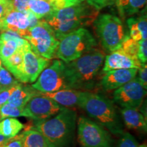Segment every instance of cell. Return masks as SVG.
Wrapping results in <instances>:
<instances>
[{"label":"cell","mask_w":147,"mask_h":147,"mask_svg":"<svg viewBox=\"0 0 147 147\" xmlns=\"http://www.w3.org/2000/svg\"><path fill=\"white\" fill-rule=\"evenodd\" d=\"M105 57V53L95 48L80 57L65 63V74L69 89L82 91L94 89L97 76Z\"/></svg>","instance_id":"obj_1"},{"label":"cell","mask_w":147,"mask_h":147,"mask_svg":"<svg viewBox=\"0 0 147 147\" xmlns=\"http://www.w3.org/2000/svg\"><path fill=\"white\" fill-rule=\"evenodd\" d=\"M98 15V10L83 1L78 5L53 10L44 20L51 27L59 41L73 31L91 25Z\"/></svg>","instance_id":"obj_2"},{"label":"cell","mask_w":147,"mask_h":147,"mask_svg":"<svg viewBox=\"0 0 147 147\" xmlns=\"http://www.w3.org/2000/svg\"><path fill=\"white\" fill-rule=\"evenodd\" d=\"M78 106L114 135L121 136L123 132V123L114 103L104 95L82 91Z\"/></svg>","instance_id":"obj_3"},{"label":"cell","mask_w":147,"mask_h":147,"mask_svg":"<svg viewBox=\"0 0 147 147\" xmlns=\"http://www.w3.org/2000/svg\"><path fill=\"white\" fill-rule=\"evenodd\" d=\"M77 114L64 108L54 117L38 121L35 129L45 138L51 147H68L74 134Z\"/></svg>","instance_id":"obj_4"},{"label":"cell","mask_w":147,"mask_h":147,"mask_svg":"<svg viewBox=\"0 0 147 147\" xmlns=\"http://www.w3.org/2000/svg\"><path fill=\"white\" fill-rule=\"evenodd\" d=\"M97 45L96 40L91 33L81 27L59 40L55 57L67 63L93 50Z\"/></svg>","instance_id":"obj_5"},{"label":"cell","mask_w":147,"mask_h":147,"mask_svg":"<svg viewBox=\"0 0 147 147\" xmlns=\"http://www.w3.org/2000/svg\"><path fill=\"white\" fill-rule=\"evenodd\" d=\"M93 25L101 45L106 52L110 53L120 49L126 36L120 18L113 14H103L97 16Z\"/></svg>","instance_id":"obj_6"},{"label":"cell","mask_w":147,"mask_h":147,"mask_svg":"<svg viewBox=\"0 0 147 147\" xmlns=\"http://www.w3.org/2000/svg\"><path fill=\"white\" fill-rule=\"evenodd\" d=\"M24 38L29 42L36 54L50 60L55 57L59 41L51 27L44 19L40 20L36 26L29 29Z\"/></svg>","instance_id":"obj_7"},{"label":"cell","mask_w":147,"mask_h":147,"mask_svg":"<svg viewBox=\"0 0 147 147\" xmlns=\"http://www.w3.org/2000/svg\"><path fill=\"white\" fill-rule=\"evenodd\" d=\"M78 139L82 147L113 146V140L108 130L87 117L78 119Z\"/></svg>","instance_id":"obj_8"},{"label":"cell","mask_w":147,"mask_h":147,"mask_svg":"<svg viewBox=\"0 0 147 147\" xmlns=\"http://www.w3.org/2000/svg\"><path fill=\"white\" fill-rule=\"evenodd\" d=\"M32 84V87L40 93H52L61 89H69L65 74V63L54 60L47 66Z\"/></svg>","instance_id":"obj_9"},{"label":"cell","mask_w":147,"mask_h":147,"mask_svg":"<svg viewBox=\"0 0 147 147\" xmlns=\"http://www.w3.org/2000/svg\"><path fill=\"white\" fill-rule=\"evenodd\" d=\"M64 108L39 92L32 97L23 108V117L37 121L47 120L59 113Z\"/></svg>","instance_id":"obj_10"},{"label":"cell","mask_w":147,"mask_h":147,"mask_svg":"<svg viewBox=\"0 0 147 147\" xmlns=\"http://www.w3.org/2000/svg\"><path fill=\"white\" fill-rule=\"evenodd\" d=\"M146 89L142 87L136 78L115 89L113 100L122 108L138 109L144 102Z\"/></svg>","instance_id":"obj_11"},{"label":"cell","mask_w":147,"mask_h":147,"mask_svg":"<svg viewBox=\"0 0 147 147\" xmlns=\"http://www.w3.org/2000/svg\"><path fill=\"white\" fill-rule=\"evenodd\" d=\"M50 64V59L36 54L30 44L23 51V61L21 82L34 83L42 71Z\"/></svg>","instance_id":"obj_12"},{"label":"cell","mask_w":147,"mask_h":147,"mask_svg":"<svg viewBox=\"0 0 147 147\" xmlns=\"http://www.w3.org/2000/svg\"><path fill=\"white\" fill-rule=\"evenodd\" d=\"M104 62L102 71L104 73L119 69L136 68L138 69L142 65V63L136 57L127 54L121 49L106 55Z\"/></svg>","instance_id":"obj_13"},{"label":"cell","mask_w":147,"mask_h":147,"mask_svg":"<svg viewBox=\"0 0 147 147\" xmlns=\"http://www.w3.org/2000/svg\"><path fill=\"white\" fill-rule=\"evenodd\" d=\"M29 29L28 18L27 14L24 12L12 10L0 18V31L1 32H14L24 38L27 35Z\"/></svg>","instance_id":"obj_14"},{"label":"cell","mask_w":147,"mask_h":147,"mask_svg":"<svg viewBox=\"0 0 147 147\" xmlns=\"http://www.w3.org/2000/svg\"><path fill=\"white\" fill-rule=\"evenodd\" d=\"M138 69H113L105 72L101 80V85L105 91H110L115 90L137 76Z\"/></svg>","instance_id":"obj_15"},{"label":"cell","mask_w":147,"mask_h":147,"mask_svg":"<svg viewBox=\"0 0 147 147\" xmlns=\"http://www.w3.org/2000/svg\"><path fill=\"white\" fill-rule=\"evenodd\" d=\"M65 108L74 107L79 105L82 91L73 89H61L52 93H40Z\"/></svg>","instance_id":"obj_16"},{"label":"cell","mask_w":147,"mask_h":147,"mask_svg":"<svg viewBox=\"0 0 147 147\" xmlns=\"http://www.w3.org/2000/svg\"><path fill=\"white\" fill-rule=\"evenodd\" d=\"M121 113L124 124L128 129L138 131H146V120L144 115L138 111V109L121 108Z\"/></svg>","instance_id":"obj_17"},{"label":"cell","mask_w":147,"mask_h":147,"mask_svg":"<svg viewBox=\"0 0 147 147\" xmlns=\"http://www.w3.org/2000/svg\"><path fill=\"white\" fill-rule=\"evenodd\" d=\"M38 91L32 86H24L18 83L17 87L9 97L6 103L18 108H24L30 99L38 94Z\"/></svg>","instance_id":"obj_18"},{"label":"cell","mask_w":147,"mask_h":147,"mask_svg":"<svg viewBox=\"0 0 147 147\" xmlns=\"http://www.w3.org/2000/svg\"><path fill=\"white\" fill-rule=\"evenodd\" d=\"M19 49L17 51H16L12 56H10L6 60L2 61V63L5 66V68L10 71L11 74L14 75V76L21 82L22 77V67H23V51L27 45Z\"/></svg>","instance_id":"obj_19"},{"label":"cell","mask_w":147,"mask_h":147,"mask_svg":"<svg viewBox=\"0 0 147 147\" xmlns=\"http://www.w3.org/2000/svg\"><path fill=\"white\" fill-rule=\"evenodd\" d=\"M29 44V42L21 36H17L13 39L1 41L0 49V59L1 62L12 56L16 51Z\"/></svg>","instance_id":"obj_20"},{"label":"cell","mask_w":147,"mask_h":147,"mask_svg":"<svg viewBox=\"0 0 147 147\" xmlns=\"http://www.w3.org/2000/svg\"><path fill=\"white\" fill-rule=\"evenodd\" d=\"M146 0H118L116 2L122 17L132 16L144 8Z\"/></svg>","instance_id":"obj_21"},{"label":"cell","mask_w":147,"mask_h":147,"mask_svg":"<svg viewBox=\"0 0 147 147\" xmlns=\"http://www.w3.org/2000/svg\"><path fill=\"white\" fill-rule=\"evenodd\" d=\"M23 147H51L45 138L35 129L23 133Z\"/></svg>","instance_id":"obj_22"},{"label":"cell","mask_w":147,"mask_h":147,"mask_svg":"<svg viewBox=\"0 0 147 147\" xmlns=\"http://www.w3.org/2000/svg\"><path fill=\"white\" fill-rule=\"evenodd\" d=\"M28 8L39 20L44 19L54 10L50 0H29Z\"/></svg>","instance_id":"obj_23"},{"label":"cell","mask_w":147,"mask_h":147,"mask_svg":"<svg viewBox=\"0 0 147 147\" xmlns=\"http://www.w3.org/2000/svg\"><path fill=\"white\" fill-rule=\"evenodd\" d=\"M24 125L15 118H5L0 121V134L3 136H15L24 128Z\"/></svg>","instance_id":"obj_24"},{"label":"cell","mask_w":147,"mask_h":147,"mask_svg":"<svg viewBox=\"0 0 147 147\" xmlns=\"http://www.w3.org/2000/svg\"><path fill=\"white\" fill-rule=\"evenodd\" d=\"M0 114H1V120L10 117H23V108L15 107L8 103H5L3 105L0 106Z\"/></svg>","instance_id":"obj_25"},{"label":"cell","mask_w":147,"mask_h":147,"mask_svg":"<svg viewBox=\"0 0 147 147\" xmlns=\"http://www.w3.org/2000/svg\"><path fill=\"white\" fill-rule=\"evenodd\" d=\"M17 83L18 81L13 78L10 71L1 66L0 68V86L5 89Z\"/></svg>","instance_id":"obj_26"},{"label":"cell","mask_w":147,"mask_h":147,"mask_svg":"<svg viewBox=\"0 0 147 147\" xmlns=\"http://www.w3.org/2000/svg\"><path fill=\"white\" fill-rule=\"evenodd\" d=\"M138 48V41H135V40L131 39L129 36L126 35L120 49L123 50L125 52L131 55V56L137 58Z\"/></svg>","instance_id":"obj_27"},{"label":"cell","mask_w":147,"mask_h":147,"mask_svg":"<svg viewBox=\"0 0 147 147\" xmlns=\"http://www.w3.org/2000/svg\"><path fill=\"white\" fill-rule=\"evenodd\" d=\"M129 29V37L135 41H140L143 40L142 34L138 27L136 17H130L127 20Z\"/></svg>","instance_id":"obj_28"},{"label":"cell","mask_w":147,"mask_h":147,"mask_svg":"<svg viewBox=\"0 0 147 147\" xmlns=\"http://www.w3.org/2000/svg\"><path fill=\"white\" fill-rule=\"evenodd\" d=\"M54 10L78 5L83 2L85 0H50Z\"/></svg>","instance_id":"obj_29"},{"label":"cell","mask_w":147,"mask_h":147,"mask_svg":"<svg viewBox=\"0 0 147 147\" xmlns=\"http://www.w3.org/2000/svg\"><path fill=\"white\" fill-rule=\"evenodd\" d=\"M118 147H138V144L135 138L131 134L128 132H123L121 135Z\"/></svg>","instance_id":"obj_30"},{"label":"cell","mask_w":147,"mask_h":147,"mask_svg":"<svg viewBox=\"0 0 147 147\" xmlns=\"http://www.w3.org/2000/svg\"><path fill=\"white\" fill-rule=\"evenodd\" d=\"M137 58L142 64L146 63L147 61V41L146 40H141L138 41Z\"/></svg>","instance_id":"obj_31"},{"label":"cell","mask_w":147,"mask_h":147,"mask_svg":"<svg viewBox=\"0 0 147 147\" xmlns=\"http://www.w3.org/2000/svg\"><path fill=\"white\" fill-rule=\"evenodd\" d=\"M85 1L88 4L98 10L115 3V0H85Z\"/></svg>","instance_id":"obj_32"},{"label":"cell","mask_w":147,"mask_h":147,"mask_svg":"<svg viewBox=\"0 0 147 147\" xmlns=\"http://www.w3.org/2000/svg\"><path fill=\"white\" fill-rule=\"evenodd\" d=\"M138 80L140 83L142 84V86L145 89H147V65L146 63L142 64L141 67L138 69Z\"/></svg>","instance_id":"obj_33"},{"label":"cell","mask_w":147,"mask_h":147,"mask_svg":"<svg viewBox=\"0 0 147 147\" xmlns=\"http://www.w3.org/2000/svg\"><path fill=\"white\" fill-rule=\"evenodd\" d=\"M14 10L12 0H0V18Z\"/></svg>","instance_id":"obj_34"},{"label":"cell","mask_w":147,"mask_h":147,"mask_svg":"<svg viewBox=\"0 0 147 147\" xmlns=\"http://www.w3.org/2000/svg\"><path fill=\"white\" fill-rule=\"evenodd\" d=\"M4 147H23V133L15 136L9 138Z\"/></svg>","instance_id":"obj_35"},{"label":"cell","mask_w":147,"mask_h":147,"mask_svg":"<svg viewBox=\"0 0 147 147\" xmlns=\"http://www.w3.org/2000/svg\"><path fill=\"white\" fill-rule=\"evenodd\" d=\"M14 10L21 12H27L29 11L28 4L29 0H12Z\"/></svg>","instance_id":"obj_36"},{"label":"cell","mask_w":147,"mask_h":147,"mask_svg":"<svg viewBox=\"0 0 147 147\" xmlns=\"http://www.w3.org/2000/svg\"><path fill=\"white\" fill-rule=\"evenodd\" d=\"M18 83H19V82H18ZM18 83L14 84V85L8 88V89H3V91L0 92V106L3 105V104L7 102V101L8 100L9 97H10L11 94L13 93V91L16 89V88L17 87Z\"/></svg>","instance_id":"obj_37"},{"label":"cell","mask_w":147,"mask_h":147,"mask_svg":"<svg viewBox=\"0 0 147 147\" xmlns=\"http://www.w3.org/2000/svg\"><path fill=\"white\" fill-rule=\"evenodd\" d=\"M8 140V138L3 136V135H1V134H0V144L1 143H3V142H5V141Z\"/></svg>","instance_id":"obj_38"},{"label":"cell","mask_w":147,"mask_h":147,"mask_svg":"<svg viewBox=\"0 0 147 147\" xmlns=\"http://www.w3.org/2000/svg\"><path fill=\"white\" fill-rule=\"evenodd\" d=\"M7 141V140H6ZM6 141H5V142H3V143H1V144H0V147H4V146H5V142H6Z\"/></svg>","instance_id":"obj_39"},{"label":"cell","mask_w":147,"mask_h":147,"mask_svg":"<svg viewBox=\"0 0 147 147\" xmlns=\"http://www.w3.org/2000/svg\"><path fill=\"white\" fill-rule=\"evenodd\" d=\"M1 66H2V62H1V59H0V68H1Z\"/></svg>","instance_id":"obj_40"},{"label":"cell","mask_w":147,"mask_h":147,"mask_svg":"<svg viewBox=\"0 0 147 147\" xmlns=\"http://www.w3.org/2000/svg\"><path fill=\"white\" fill-rule=\"evenodd\" d=\"M138 147H146V145L142 144V145H140V146H139Z\"/></svg>","instance_id":"obj_41"},{"label":"cell","mask_w":147,"mask_h":147,"mask_svg":"<svg viewBox=\"0 0 147 147\" xmlns=\"http://www.w3.org/2000/svg\"><path fill=\"white\" fill-rule=\"evenodd\" d=\"M3 89H3V88H2V87H1V86H0V92H1V91H3Z\"/></svg>","instance_id":"obj_42"},{"label":"cell","mask_w":147,"mask_h":147,"mask_svg":"<svg viewBox=\"0 0 147 147\" xmlns=\"http://www.w3.org/2000/svg\"><path fill=\"white\" fill-rule=\"evenodd\" d=\"M1 41L0 40V49H1Z\"/></svg>","instance_id":"obj_43"},{"label":"cell","mask_w":147,"mask_h":147,"mask_svg":"<svg viewBox=\"0 0 147 147\" xmlns=\"http://www.w3.org/2000/svg\"><path fill=\"white\" fill-rule=\"evenodd\" d=\"M1 121V114H0V121Z\"/></svg>","instance_id":"obj_44"},{"label":"cell","mask_w":147,"mask_h":147,"mask_svg":"<svg viewBox=\"0 0 147 147\" xmlns=\"http://www.w3.org/2000/svg\"><path fill=\"white\" fill-rule=\"evenodd\" d=\"M117 1H118V0H115V3H116V2H117Z\"/></svg>","instance_id":"obj_45"}]
</instances>
